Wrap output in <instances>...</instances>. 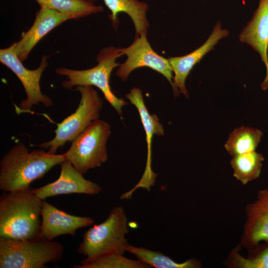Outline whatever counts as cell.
<instances>
[{
    "label": "cell",
    "mask_w": 268,
    "mask_h": 268,
    "mask_svg": "<svg viewBox=\"0 0 268 268\" xmlns=\"http://www.w3.org/2000/svg\"><path fill=\"white\" fill-rule=\"evenodd\" d=\"M65 160L64 154H51L42 148L29 152L24 144L19 142L0 161V190L5 192L28 189L32 182Z\"/></svg>",
    "instance_id": "cell-1"
},
{
    "label": "cell",
    "mask_w": 268,
    "mask_h": 268,
    "mask_svg": "<svg viewBox=\"0 0 268 268\" xmlns=\"http://www.w3.org/2000/svg\"><path fill=\"white\" fill-rule=\"evenodd\" d=\"M42 202L31 187L2 194L0 238L27 240L39 237Z\"/></svg>",
    "instance_id": "cell-2"
},
{
    "label": "cell",
    "mask_w": 268,
    "mask_h": 268,
    "mask_svg": "<svg viewBox=\"0 0 268 268\" xmlns=\"http://www.w3.org/2000/svg\"><path fill=\"white\" fill-rule=\"evenodd\" d=\"M128 232L125 210L121 206H115L105 221L84 232L77 252L86 260L112 253L124 254L129 244L126 238Z\"/></svg>",
    "instance_id": "cell-3"
},
{
    "label": "cell",
    "mask_w": 268,
    "mask_h": 268,
    "mask_svg": "<svg viewBox=\"0 0 268 268\" xmlns=\"http://www.w3.org/2000/svg\"><path fill=\"white\" fill-rule=\"evenodd\" d=\"M60 243L40 237L27 240L0 238V268H45L63 258Z\"/></svg>",
    "instance_id": "cell-4"
},
{
    "label": "cell",
    "mask_w": 268,
    "mask_h": 268,
    "mask_svg": "<svg viewBox=\"0 0 268 268\" xmlns=\"http://www.w3.org/2000/svg\"><path fill=\"white\" fill-rule=\"evenodd\" d=\"M122 55L121 49L108 47L100 51L96 58L98 64L91 68L79 70L60 67L55 71L59 75L67 76V79L62 83V86L65 88L71 89L73 86L87 85L98 87L107 101L121 115L122 107L127 103L123 99L118 98L112 92L110 78L113 69L119 67L116 60Z\"/></svg>",
    "instance_id": "cell-5"
},
{
    "label": "cell",
    "mask_w": 268,
    "mask_h": 268,
    "mask_svg": "<svg viewBox=\"0 0 268 268\" xmlns=\"http://www.w3.org/2000/svg\"><path fill=\"white\" fill-rule=\"evenodd\" d=\"M110 134L108 123L99 119L93 121L72 140L64 153L66 160L82 174L100 166L108 158L106 143Z\"/></svg>",
    "instance_id": "cell-6"
},
{
    "label": "cell",
    "mask_w": 268,
    "mask_h": 268,
    "mask_svg": "<svg viewBox=\"0 0 268 268\" xmlns=\"http://www.w3.org/2000/svg\"><path fill=\"white\" fill-rule=\"evenodd\" d=\"M75 90L81 94V99L75 111L57 125L55 137L38 145L48 149V152L56 154L58 149L67 141H72L93 121L99 119L103 108V100L92 86H77Z\"/></svg>",
    "instance_id": "cell-7"
},
{
    "label": "cell",
    "mask_w": 268,
    "mask_h": 268,
    "mask_svg": "<svg viewBox=\"0 0 268 268\" xmlns=\"http://www.w3.org/2000/svg\"><path fill=\"white\" fill-rule=\"evenodd\" d=\"M15 46L16 42L8 48L0 49V61L15 74L24 87L26 98L20 103V110L27 112L34 105L40 103L45 107L51 106L53 103L52 100L41 92L40 86L42 73L48 66L47 57L43 56L40 65L37 68L28 69L19 59L16 53Z\"/></svg>",
    "instance_id": "cell-8"
},
{
    "label": "cell",
    "mask_w": 268,
    "mask_h": 268,
    "mask_svg": "<svg viewBox=\"0 0 268 268\" xmlns=\"http://www.w3.org/2000/svg\"><path fill=\"white\" fill-rule=\"evenodd\" d=\"M123 55L127 56L125 63L119 66L116 74L123 80L127 79L131 72L140 67H148L165 77L173 87V70L169 59L159 55L149 43L146 33L136 36L129 47L121 49Z\"/></svg>",
    "instance_id": "cell-9"
},
{
    "label": "cell",
    "mask_w": 268,
    "mask_h": 268,
    "mask_svg": "<svg viewBox=\"0 0 268 268\" xmlns=\"http://www.w3.org/2000/svg\"><path fill=\"white\" fill-rule=\"evenodd\" d=\"M126 98L137 109L146 134L147 143V160L144 173L138 183L130 191L123 194L120 199H131L134 191L139 188L150 191L154 185L156 174L151 168V145L152 136L154 135H162L163 128L156 115H150L144 104L141 90L136 87L133 88L130 93L126 95Z\"/></svg>",
    "instance_id": "cell-10"
},
{
    "label": "cell",
    "mask_w": 268,
    "mask_h": 268,
    "mask_svg": "<svg viewBox=\"0 0 268 268\" xmlns=\"http://www.w3.org/2000/svg\"><path fill=\"white\" fill-rule=\"evenodd\" d=\"M60 165L61 173L57 180L33 189L34 193L41 200L69 194L95 195L102 191L100 186L85 179L83 174L67 160H65Z\"/></svg>",
    "instance_id": "cell-11"
},
{
    "label": "cell",
    "mask_w": 268,
    "mask_h": 268,
    "mask_svg": "<svg viewBox=\"0 0 268 268\" xmlns=\"http://www.w3.org/2000/svg\"><path fill=\"white\" fill-rule=\"evenodd\" d=\"M94 222L91 217L68 214L43 200L39 237L52 241L61 235L74 236L78 229L91 226Z\"/></svg>",
    "instance_id": "cell-12"
},
{
    "label": "cell",
    "mask_w": 268,
    "mask_h": 268,
    "mask_svg": "<svg viewBox=\"0 0 268 268\" xmlns=\"http://www.w3.org/2000/svg\"><path fill=\"white\" fill-rule=\"evenodd\" d=\"M229 35L228 31L221 28L220 22L215 25L212 32L204 43L192 52L182 57L169 59L173 72V87L176 96L180 93L188 98V92L186 88V78L194 67L209 51L213 49L218 41Z\"/></svg>",
    "instance_id": "cell-13"
},
{
    "label": "cell",
    "mask_w": 268,
    "mask_h": 268,
    "mask_svg": "<svg viewBox=\"0 0 268 268\" xmlns=\"http://www.w3.org/2000/svg\"><path fill=\"white\" fill-rule=\"evenodd\" d=\"M240 41L251 46L260 55L266 68V75L261 84L263 90L268 89V0H259L251 20L239 37Z\"/></svg>",
    "instance_id": "cell-14"
},
{
    "label": "cell",
    "mask_w": 268,
    "mask_h": 268,
    "mask_svg": "<svg viewBox=\"0 0 268 268\" xmlns=\"http://www.w3.org/2000/svg\"><path fill=\"white\" fill-rule=\"evenodd\" d=\"M73 19L75 18L71 15L63 14L46 6H40L31 27L16 42L15 51L19 59L22 62L25 61L32 49L45 35L64 22Z\"/></svg>",
    "instance_id": "cell-15"
},
{
    "label": "cell",
    "mask_w": 268,
    "mask_h": 268,
    "mask_svg": "<svg viewBox=\"0 0 268 268\" xmlns=\"http://www.w3.org/2000/svg\"><path fill=\"white\" fill-rule=\"evenodd\" d=\"M246 212V242L253 246L261 241L268 242V189L259 192L257 200L247 207Z\"/></svg>",
    "instance_id": "cell-16"
},
{
    "label": "cell",
    "mask_w": 268,
    "mask_h": 268,
    "mask_svg": "<svg viewBox=\"0 0 268 268\" xmlns=\"http://www.w3.org/2000/svg\"><path fill=\"white\" fill-rule=\"evenodd\" d=\"M111 12L109 18L113 27L117 29L119 21L118 15L123 12L128 14L132 19L135 27L136 36L147 32L149 23L146 16L148 9L147 4L138 0H103Z\"/></svg>",
    "instance_id": "cell-17"
},
{
    "label": "cell",
    "mask_w": 268,
    "mask_h": 268,
    "mask_svg": "<svg viewBox=\"0 0 268 268\" xmlns=\"http://www.w3.org/2000/svg\"><path fill=\"white\" fill-rule=\"evenodd\" d=\"M263 133L260 130L241 126L233 131L224 145L225 150L232 157L255 151Z\"/></svg>",
    "instance_id": "cell-18"
},
{
    "label": "cell",
    "mask_w": 268,
    "mask_h": 268,
    "mask_svg": "<svg viewBox=\"0 0 268 268\" xmlns=\"http://www.w3.org/2000/svg\"><path fill=\"white\" fill-rule=\"evenodd\" d=\"M264 161L263 156L255 151L233 156L230 164L233 176L247 184L259 177Z\"/></svg>",
    "instance_id": "cell-19"
},
{
    "label": "cell",
    "mask_w": 268,
    "mask_h": 268,
    "mask_svg": "<svg viewBox=\"0 0 268 268\" xmlns=\"http://www.w3.org/2000/svg\"><path fill=\"white\" fill-rule=\"evenodd\" d=\"M126 251L135 256L137 260L151 268H196L200 267V262L194 259L179 263L160 252L152 251L142 247H137L129 244Z\"/></svg>",
    "instance_id": "cell-20"
},
{
    "label": "cell",
    "mask_w": 268,
    "mask_h": 268,
    "mask_svg": "<svg viewBox=\"0 0 268 268\" xmlns=\"http://www.w3.org/2000/svg\"><path fill=\"white\" fill-rule=\"evenodd\" d=\"M40 6L55 9L63 14L71 15L75 19L101 12L104 8L84 0H35Z\"/></svg>",
    "instance_id": "cell-21"
},
{
    "label": "cell",
    "mask_w": 268,
    "mask_h": 268,
    "mask_svg": "<svg viewBox=\"0 0 268 268\" xmlns=\"http://www.w3.org/2000/svg\"><path fill=\"white\" fill-rule=\"evenodd\" d=\"M74 268H149L147 264L138 260L125 257L124 254L112 253L105 255L91 260L83 259L80 265Z\"/></svg>",
    "instance_id": "cell-22"
},
{
    "label": "cell",
    "mask_w": 268,
    "mask_h": 268,
    "mask_svg": "<svg viewBox=\"0 0 268 268\" xmlns=\"http://www.w3.org/2000/svg\"><path fill=\"white\" fill-rule=\"evenodd\" d=\"M233 255L234 262L239 268H268V248L253 259H245L237 253Z\"/></svg>",
    "instance_id": "cell-23"
},
{
    "label": "cell",
    "mask_w": 268,
    "mask_h": 268,
    "mask_svg": "<svg viewBox=\"0 0 268 268\" xmlns=\"http://www.w3.org/2000/svg\"><path fill=\"white\" fill-rule=\"evenodd\" d=\"M84 0L93 3V2L96 1H97L98 0Z\"/></svg>",
    "instance_id": "cell-24"
}]
</instances>
